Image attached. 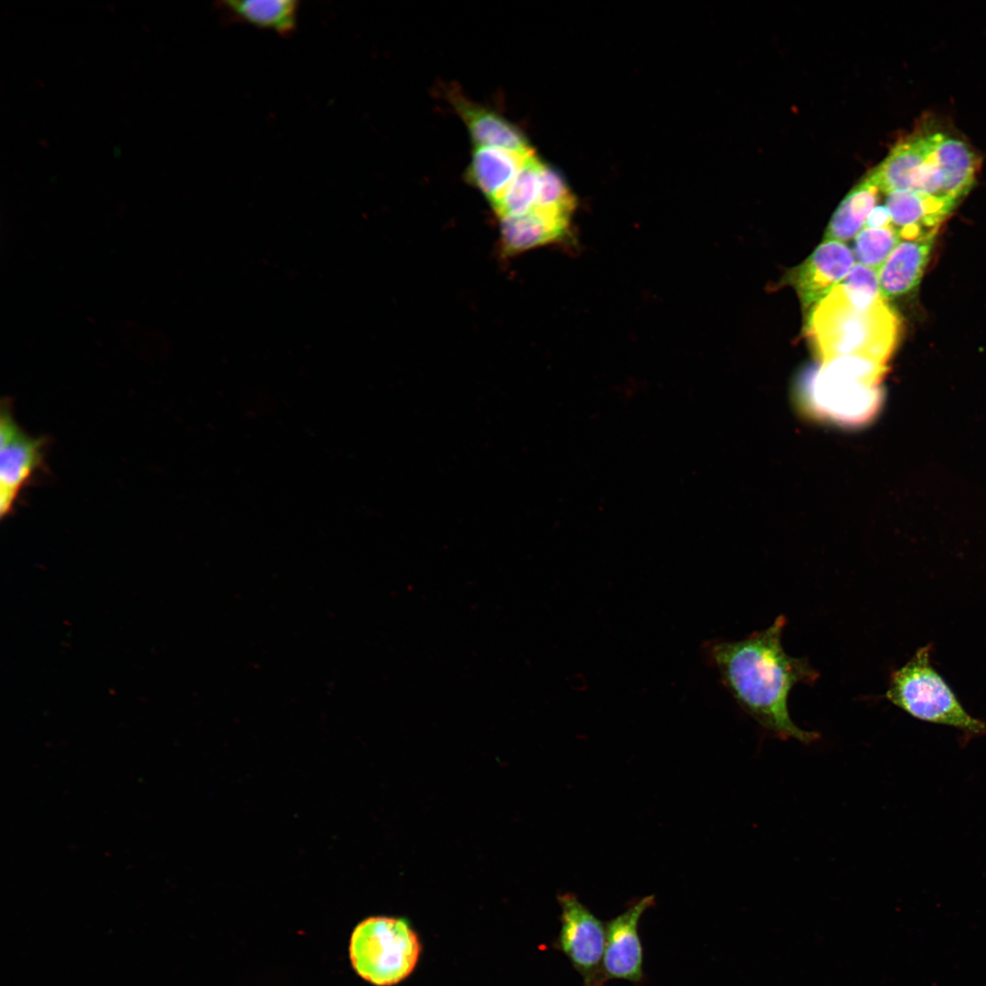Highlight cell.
<instances>
[{
    "label": "cell",
    "instance_id": "1",
    "mask_svg": "<svg viewBox=\"0 0 986 986\" xmlns=\"http://www.w3.org/2000/svg\"><path fill=\"white\" fill-rule=\"evenodd\" d=\"M785 624V617L780 615L762 631L739 641L709 642L705 651L724 686L760 726L782 740L811 743L818 735L792 720L788 697L796 684L812 683L818 674L806 659L784 651Z\"/></svg>",
    "mask_w": 986,
    "mask_h": 986
},
{
    "label": "cell",
    "instance_id": "2",
    "mask_svg": "<svg viewBox=\"0 0 986 986\" xmlns=\"http://www.w3.org/2000/svg\"><path fill=\"white\" fill-rule=\"evenodd\" d=\"M886 299L836 286L810 309L806 331L818 356L825 362L846 356L885 362L900 329L898 317Z\"/></svg>",
    "mask_w": 986,
    "mask_h": 986
},
{
    "label": "cell",
    "instance_id": "3",
    "mask_svg": "<svg viewBox=\"0 0 986 986\" xmlns=\"http://www.w3.org/2000/svg\"><path fill=\"white\" fill-rule=\"evenodd\" d=\"M931 645L918 648L889 679L886 698L922 721L986 735V721L972 717L931 664Z\"/></svg>",
    "mask_w": 986,
    "mask_h": 986
},
{
    "label": "cell",
    "instance_id": "4",
    "mask_svg": "<svg viewBox=\"0 0 986 986\" xmlns=\"http://www.w3.org/2000/svg\"><path fill=\"white\" fill-rule=\"evenodd\" d=\"M420 951V941L410 923L390 917H372L359 923L349 948L355 971L376 986H391L408 977Z\"/></svg>",
    "mask_w": 986,
    "mask_h": 986
},
{
    "label": "cell",
    "instance_id": "5",
    "mask_svg": "<svg viewBox=\"0 0 986 986\" xmlns=\"http://www.w3.org/2000/svg\"><path fill=\"white\" fill-rule=\"evenodd\" d=\"M561 929L555 946L581 975L583 986H604L606 927L572 893L561 895Z\"/></svg>",
    "mask_w": 986,
    "mask_h": 986
},
{
    "label": "cell",
    "instance_id": "6",
    "mask_svg": "<svg viewBox=\"0 0 986 986\" xmlns=\"http://www.w3.org/2000/svg\"><path fill=\"white\" fill-rule=\"evenodd\" d=\"M936 139L937 132H921L899 142L868 177L886 194L910 190L943 197Z\"/></svg>",
    "mask_w": 986,
    "mask_h": 986
},
{
    "label": "cell",
    "instance_id": "7",
    "mask_svg": "<svg viewBox=\"0 0 986 986\" xmlns=\"http://www.w3.org/2000/svg\"><path fill=\"white\" fill-rule=\"evenodd\" d=\"M45 439L31 436L16 422L7 404L0 412V516L14 509L22 488L42 467Z\"/></svg>",
    "mask_w": 986,
    "mask_h": 986
},
{
    "label": "cell",
    "instance_id": "8",
    "mask_svg": "<svg viewBox=\"0 0 986 986\" xmlns=\"http://www.w3.org/2000/svg\"><path fill=\"white\" fill-rule=\"evenodd\" d=\"M655 904L653 895L641 897L605 923L603 968L606 981L624 980L635 984L644 981V948L639 935V922L644 913Z\"/></svg>",
    "mask_w": 986,
    "mask_h": 986
},
{
    "label": "cell",
    "instance_id": "9",
    "mask_svg": "<svg viewBox=\"0 0 986 986\" xmlns=\"http://www.w3.org/2000/svg\"><path fill=\"white\" fill-rule=\"evenodd\" d=\"M855 265L852 250L843 242L824 240L789 275L805 309H812L848 275Z\"/></svg>",
    "mask_w": 986,
    "mask_h": 986
},
{
    "label": "cell",
    "instance_id": "10",
    "mask_svg": "<svg viewBox=\"0 0 986 986\" xmlns=\"http://www.w3.org/2000/svg\"><path fill=\"white\" fill-rule=\"evenodd\" d=\"M449 101L467 126L477 146L497 147L530 154L533 150L525 135L496 111L478 105L457 91L449 92Z\"/></svg>",
    "mask_w": 986,
    "mask_h": 986
},
{
    "label": "cell",
    "instance_id": "11",
    "mask_svg": "<svg viewBox=\"0 0 986 986\" xmlns=\"http://www.w3.org/2000/svg\"><path fill=\"white\" fill-rule=\"evenodd\" d=\"M937 230L917 237L899 239L898 244L878 270L879 288L885 299L902 296L920 281L935 240Z\"/></svg>",
    "mask_w": 986,
    "mask_h": 986
},
{
    "label": "cell",
    "instance_id": "12",
    "mask_svg": "<svg viewBox=\"0 0 986 986\" xmlns=\"http://www.w3.org/2000/svg\"><path fill=\"white\" fill-rule=\"evenodd\" d=\"M571 216L535 207L520 215L500 220V245L505 256H513L561 239Z\"/></svg>",
    "mask_w": 986,
    "mask_h": 986
},
{
    "label": "cell",
    "instance_id": "13",
    "mask_svg": "<svg viewBox=\"0 0 986 986\" xmlns=\"http://www.w3.org/2000/svg\"><path fill=\"white\" fill-rule=\"evenodd\" d=\"M497 147L477 146L467 168V181L478 189L493 206L531 156Z\"/></svg>",
    "mask_w": 986,
    "mask_h": 986
},
{
    "label": "cell",
    "instance_id": "14",
    "mask_svg": "<svg viewBox=\"0 0 986 986\" xmlns=\"http://www.w3.org/2000/svg\"><path fill=\"white\" fill-rule=\"evenodd\" d=\"M935 152L943 177L942 196L958 202L971 189L980 159L965 142L939 131Z\"/></svg>",
    "mask_w": 986,
    "mask_h": 986
},
{
    "label": "cell",
    "instance_id": "15",
    "mask_svg": "<svg viewBox=\"0 0 986 986\" xmlns=\"http://www.w3.org/2000/svg\"><path fill=\"white\" fill-rule=\"evenodd\" d=\"M958 202L910 190H896L887 194V208L892 226L897 230L920 226L937 230L953 211Z\"/></svg>",
    "mask_w": 986,
    "mask_h": 986
},
{
    "label": "cell",
    "instance_id": "16",
    "mask_svg": "<svg viewBox=\"0 0 986 986\" xmlns=\"http://www.w3.org/2000/svg\"><path fill=\"white\" fill-rule=\"evenodd\" d=\"M217 8L227 21L246 23L289 36L297 27L299 2L294 0L222 1Z\"/></svg>",
    "mask_w": 986,
    "mask_h": 986
},
{
    "label": "cell",
    "instance_id": "17",
    "mask_svg": "<svg viewBox=\"0 0 986 986\" xmlns=\"http://www.w3.org/2000/svg\"><path fill=\"white\" fill-rule=\"evenodd\" d=\"M879 188L867 176L840 203L824 234V240L845 242L855 236L875 207Z\"/></svg>",
    "mask_w": 986,
    "mask_h": 986
},
{
    "label": "cell",
    "instance_id": "18",
    "mask_svg": "<svg viewBox=\"0 0 986 986\" xmlns=\"http://www.w3.org/2000/svg\"><path fill=\"white\" fill-rule=\"evenodd\" d=\"M542 165L535 154L526 160L504 194L492 206L499 220L523 215L536 207Z\"/></svg>",
    "mask_w": 986,
    "mask_h": 986
},
{
    "label": "cell",
    "instance_id": "19",
    "mask_svg": "<svg viewBox=\"0 0 986 986\" xmlns=\"http://www.w3.org/2000/svg\"><path fill=\"white\" fill-rule=\"evenodd\" d=\"M898 242V231L892 225L864 227L855 236L854 256L859 264L878 271Z\"/></svg>",
    "mask_w": 986,
    "mask_h": 986
},
{
    "label": "cell",
    "instance_id": "20",
    "mask_svg": "<svg viewBox=\"0 0 986 986\" xmlns=\"http://www.w3.org/2000/svg\"><path fill=\"white\" fill-rule=\"evenodd\" d=\"M536 207L568 216L572 215L575 207V199L562 177L545 164L540 171Z\"/></svg>",
    "mask_w": 986,
    "mask_h": 986
},
{
    "label": "cell",
    "instance_id": "21",
    "mask_svg": "<svg viewBox=\"0 0 986 986\" xmlns=\"http://www.w3.org/2000/svg\"><path fill=\"white\" fill-rule=\"evenodd\" d=\"M892 225L887 208L884 205L875 206L869 213L864 227L879 228Z\"/></svg>",
    "mask_w": 986,
    "mask_h": 986
}]
</instances>
